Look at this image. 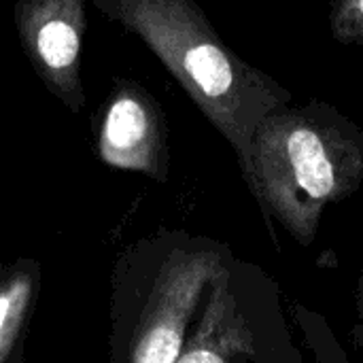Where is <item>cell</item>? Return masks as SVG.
Masks as SVG:
<instances>
[{"mask_svg": "<svg viewBox=\"0 0 363 363\" xmlns=\"http://www.w3.org/2000/svg\"><path fill=\"white\" fill-rule=\"evenodd\" d=\"M87 0H17L13 9L23 55L68 111L85 104L83 43L87 32Z\"/></svg>", "mask_w": 363, "mask_h": 363, "instance_id": "cell-5", "label": "cell"}, {"mask_svg": "<svg viewBox=\"0 0 363 363\" xmlns=\"http://www.w3.org/2000/svg\"><path fill=\"white\" fill-rule=\"evenodd\" d=\"M330 32L340 45H363V0H332Z\"/></svg>", "mask_w": 363, "mask_h": 363, "instance_id": "cell-9", "label": "cell"}, {"mask_svg": "<svg viewBox=\"0 0 363 363\" xmlns=\"http://www.w3.org/2000/svg\"><path fill=\"white\" fill-rule=\"evenodd\" d=\"M89 2L151 49L236 157L266 115L291 104V91L236 55L196 0Z\"/></svg>", "mask_w": 363, "mask_h": 363, "instance_id": "cell-2", "label": "cell"}, {"mask_svg": "<svg viewBox=\"0 0 363 363\" xmlns=\"http://www.w3.org/2000/svg\"><path fill=\"white\" fill-rule=\"evenodd\" d=\"M296 311L298 313H294V321H298V325L302 328L306 340L311 342V349L317 353L319 363H349L338 342L334 340V334L328 330V323L317 313H311L302 304H298Z\"/></svg>", "mask_w": 363, "mask_h": 363, "instance_id": "cell-8", "label": "cell"}, {"mask_svg": "<svg viewBox=\"0 0 363 363\" xmlns=\"http://www.w3.org/2000/svg\"><path fill=\"white\" fill-rule=\"evenodd\" d=\"M98 155L104 164L164 181L168 128L157 100L136 81H115L96 119Z\"/></svg>", "mask_w": 363, "mask_h": 363, "instance_id": "cell-6", "label": "cell"}, {"mask_svg": "<svg viewBox=\"0 0 363 363\" xmlns=\"http://www.w3.org/2000/svg\"><path fill=\"white\" fill-rule=\"evenodd\" d=\"M228 242L177 232L153 247L123 363H177L204 298L232 259Z\"/></svg>", "mask_w": 363, "mask_h": 363, "instance_id": "cell-4", "label": "cell"}, {"mask_svg": "<svg viewBox=\"0 0 363 363\" xmlns=\"http://www.w3.org/2000/svg\"><path fill=\"white\" fill-rule=\"evenodd\" d=\"M351 340L357 349H363V270L357 283V294H355V328H353Z\"/></svg>", "mask_w": 363, "mask_h": 363, "instance_id": "cell-10", "label": "cell"}, {"mask_svg": "<svg viewBox=\"0 0 363 363\" xmlns=\"http://www.w3.org/2000/svg\"><path fill=\"white\" fill-rule=\"evenodd\" d=\"M30 294L32 283L28 277H15L0 287V363L6 362L17 340L32 298Z\"/></svg>", "mask_w": 363, "mask_h": 363, "instance_id": "cell-7", "label": "cell"}, {"mask_svg": "<svg viewBox=\"0 0 363 363\" xmlns=\"http://www.w3.org/2000/svg\"><path fill=\"white\" fill-rule=\"evenodd\" d=\"M177 363H306L279 281L232 255L211 285Z\"/></svg>", "mask_w": 363, "mask_h": 363, "instance_id": "cell-3", "label": "cell"}, {"mask_svg": "<svg viewBox=\"0 0 363 363\" xmlns=\"http://www.w3.org/2000/svg\"><path fill=\"white\" fill-rule=\"evenodd\" d=\"M238 164L264 215L308 247L323 213L363 185V130L319 98L285 104L262 119Z\"/></svg>", "mask_w": 363, "mask_h": 363, "instance_id": "cell-1", "label": "cell"}]
</instances>
